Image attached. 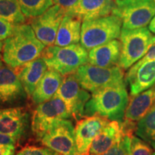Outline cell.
<instances>
[{
    "label": "cell",
    "mask_w": 155,
    "mask_h": 155,
    "mask_svg": "<svg viewBox=\"0 0 155 155\" xmlns=\"http://www.w3.org/2000/svg\"><path fill=\"white\" fill-rule=\"evenodd\" d=\"M129 84L131 96H137L155 86V60L141 64L136 63L125 77Z\"/></svg>",
    "instance_id": "4fadbf2b"
},
{
    "label": "cell",
    "mask_w": 155,
    "mask_h": 155,
    "mask_svg": "<svg viewBox=\"0 0 155 155\" xmlns=\"http://www.w3.org/2000/svg\"><path fill=\"white\" fill-rule=\"evenodd\" d=\"M129 101L124 81L93 92L85 106L84 116H98L111 121L122 122Z\"/></svg>",
    "instance_id": "7a4b0ae2"
},
{
    "label": "cell",
    "mask_w": 155,
    "mask_h": 155,
    "mask_svg": "<svg viewBox=\"0 0 155 155\" xmlns=\"http://www.w3.org/2000/svg\"><path fill=\"white\" fill-rule=\"evenodd\" d=\"M15 25L12 23L0 19V40H5L12 34Z\"/></svg>",
    "instance_id": "f1b7e54d"
},
{
    "label": "cell",
    "mask_w": 155,
    "mask_h": 155,
    "mask_svg": "<svg viewBox=\"0 0 155 155\" xmlns=\"http://www.w3.org/2000/svg\"><path fill=\"white\" fill-rule=\"evenodd\" d=\"M3 46H4V42H2V40H0V52L3 50Z\"/></svg>",
    "instance_id": "e575fe53"
},
{
    "label": "cell",
    "mask_w": 155,
    "mask_h": 155,
    "mask_svg": "<svg viewBox=\"0 0 155 155\" xmlns=\"http://www.w3.org/2000/svg\"><path fill=\"white\" fill-rule=\"evenodd\" d=\"M131 137L130 135H124L119 142L101 155H131Z\"/></svg>",
    "instance_id": "484cf974"
},
{
    "label": "cell",
    "mask_w": 155,
    "mask_h": 155,
    "mask_svg": "<svg viewBox=\"0 0 155 155\" xmlns=\"http://www.w3.org/2000/svg\"><path fill=\"white\" fill-rule=\"evenodd\" d=\"M54 96L63 100L73 116L80 119L84 116L85 106L91 96L81 87L73 73L64 78L61 86Z\"/></svg>",
    "instance_id": "8fae6325"
},
{
    "label": "cell",
    "mask_w": 155,
    "mask_h": 155,
    "mask_svg": "<svg viewBox=\"0 0 155 155\" xmlns=\"http://www.w3.org/2000/svg\"><path fill=\"white\" fill-rule=\"evenodd\" d=\"M40 140L42 144L61 155H80L75 143V129L68 119L54 124Z\"/></svg>",
    "instance_id": "9c48e42d"
},
{
    "label": "cell",
    "mask_w": 155,
    "mask_h": 155,
    "mask_svg": "<svg viewBox=\"0 0 155 155\" xmlns=\"http://www.w3.org/2000/svg\"><path fill=\"white\" fill-rule=\"evenodd\" d=\"M74 75L81 87L87 91L92 93L104 87L124 81V72L119 65L101 68L86 64L79 68Z\"/></svg>",
    "instance_id": "52a82bcc"
},
{
    "label": "cell",
    "mask_w": 155,
    "mask_h": 155,
    "mask_svg": "<svg viewBox=\"0 0 155 155\" xmlns=\"http://www.w3.org/2000/svg\"><path fill=\"white\" fill-rule=\"evenodd\" d=\"M152 46H153V45H155V35H154L152 36Z\"/></svg>",
    "instance_id": "d590c367"
},
{
    "label": "cell",
    "mask_w": 155,
    "mask_h": 155,
    "mask_svg": "<svg viewBox=\"0 0 155 155\" xmlns=\"http://www.w3.org/2000/svg\"><path fill=\"white\" fill-rule=\"evenodd\" d=\"M16 155H61L48 147H27L19 151Z\"/></svg>",
    "instance_id": "83f0119b"
},
{
    "label": "cell",
    "mask_w": 155,
    "mask_h": 155,
    "mask_svg": "<svg viewBox=\"0 0 155 155\" xmlns=\"http://www.w3.org/2000/svg\"><path fill=\"white\" fill-rule=\"evenodd\" d=\"M121 19L115 15L83 21L81 26V45L87 50L120 38Z\"/></svg>",
    "instance_id": "277c9868"
},
{
    "label": "cell",
    "mask_w": 155,
    "mask_h": 155,
    "mask_svg": "<svg viewBox=\"0 0 155 155\" xmlns=\"http://www.w3.org/2000/svg\"><path fill=\"white\" fill-rule=\"evenodd\" d=\"M17 139L10 136L0 133V145H14L16 144Z\"/></svg>",
    "instance_id": "f546056e"
},
{
    "label": "cell",
    "mask_w": 155,
    "mask_h": 155,
    "mask_svg": "<svg viewBox=\"0 0 155 155\" xmlns=\"http://www.w3.org/2000/svg\"><path fill=\"white\" fill-rule=\"evenodd\" d=\"M113 15L121 19L122 29L146 28L155 15V0H115Z\"/></svg>",
    "instance_id": "8992f818"
},
{
    "label": "cell",
    "mask_w": 155,
    "mask_h": 155,
    "mask_svg": "<svg viewBox=\"0 0 155 155\" xmlns=\"http://www.w3.org/2000/svg\"><path fill=\"white\" fill-rule=\"evenodd\" d=\"M115 0H78L73 7L66 9V14L86 21L113 14Z\"/></svg>",
    "instance_id": "5bb4252c"
},
{
    "label": "cell",
    "mask_w": 155,
    "mask_h": 155,
    "mask_svg": "<svg viewBox=\"0 0 155 155\" xmlns=\"http://www.w3.org/2000/svg\"><path fill=\"white\" fill-rule=\"evenodd\" d=\"M126 135L122 122L111 121L92 141L88 155H101L107 152Z\"/></svg>",
    "instance_id": "e0dca14e"
},
{
    "label": "cell",
    "mask_w": 155,
    "mask_h": 155,
    "mask_svg": "<svg viewBox=\"0 0 155 155\" xmlns=\"http://www.w3.org/2000/svg\"><path fill=\"white\" fill-rule=\"evenodd\" d=\"M63 75L54 70L46 71L32 95V99L36 104L50 101L55 96L63 83Z\"/></svg>",
    "instance_id": "ffe728a7"
},
{
    "label": "cell",
    "mask_w": 155,
    "mask_h": 155,
    "mask_svg": "<svg viewBox=\"0 0 155 155\" xmlns=\"http://www.w3.org/2000/svg\"><path fill=\"white\" fill-rule=\"evenodd\" d=\"M149 29L151 31L152 33L155 34V15L154 17H153V19L151 21V22L150 23V25H149Z\"/></svg>",
    "instance_id": "836d02e7"
},
{
    "label": "cell",
    "mask_w": 155,
    "mask_h": 155,
    "mask_svg": "<svg viewBox=\"0 0 155 155\" xmlns=\"http://www.w3.org/2000/svg\"><path fill=\"white\" fill-rule=\"evenodd\" d=\"M152 60H155V45L152 46L146 55L141 58V60H139L138 62H137V63L141 64L146 61H152Z\"/></svg>",
    "instance_id": "4dcf8cb0"
},
{
    "label": "cell",
    "mask_w": 155,
    "mask_h": 155,
    "mask_svg": "<svg viewBox=\"0 0 155 155\" xmlns=\"http://www.w3.org/2000/svg\"><path fill=\"white\" fill-rule=\"evenodd\" d=\"M134 132L155 150V103L151 109L137 123Z\"/></svg>",
    "instance_id": "603a6c76"
},
{
    "label": "cell",
    "mask_w": 155,
    "mask_h": 155,
    "mask_svg": "<svg viewBox=\"0 0 155 155\" xmlns=\"http://www.w3.org/2000/svg\"><path fill=\"white\" fill-rule=\"evenodd\" d=\"M121 43L114 40L89 50L88 63L101 68H112L119 65Z\"/></svg>",
    "instance_id": "ac0fdd59"
},
{
    "label": "cell",
    "mask_w": 155,
    "mask_h": 155,
    "mask_svg": "<svg viewBox=\"0 0 155 155\" xmlns=\"http://www.w3.org/2000/svg\"><path fill=\"white\" fill-rule=\"evenodd\" d=\"M40 57L50 69L63 75L73 74L81 66L88 63V51L78 43L65 47L53 45L48 46Z\"/></svg>",
    "instance_id": "3957f363"
},
{
    "label": "cell",
    "mask_w": 155,
    "mask_h": 155,
    "mask_svg": "<svg viewBox=\"0 0 155 155\" xmlns=\"http://www.w3.org/2000/svg\"><path fill=\"white\" fill-rule=\"evenodd\" d=\"M28 114L21 108L0 109V133L19 139L28 127Z\"/></svg>",
    "instance_id": "2e32d148"
},
{
    "label": "cell",
    "mask_w": 155,
    "mask_h": 155,
    "mask_svg": "<svg viewBox=\"0 0 155 155\" xmlns=\"http://www.w3.org/2000/svg\"><path fill=\"white\" fill-rule=\"evenodd\" d=\"M14 145H0V155H15Z\"/></svg>",
    "instance_id": "d6a6232c"
},
{
    "label": "cell",
    "mask_w": 155,
    "mask_h": 155,
    "mask_svg": "<svg viewBox=\"0 0 155 155\" xmlns=\"http://www.w3.org/2000/svg\"><path fill=\"white\" fill-rule=\"evenodd\" d=\"M18 75L9 67L0 68V103L12 104L27 97Z\"/></svg>",
    "instance_id": "9a60e30c"
},
{
    "label": "cell",
    "mask_w": 155,
    "mask_h": 155,
    "mask_svg": "<svg viewBox=\"0 0 155 155\" xmlns=\"http://www.w3.org/2000/svg\"><path fill=\"white\" fill-rule=\"evenodd\" d=\"M153 35L147 27L136 30L121 29L119 66L127 70L141 60L152 47Z\"/></svg>",
    "instance_id": "5b68a950"
},
{
    "label": "cell",
    "mask_w": 155,
    "mask_h": 155,
    "mask_svg": "<svg viewBox=\"0 0 155 155\" xmlns=\"http://www.w3.org/2000/svg\"><path fill=\"white\" fill-rule=\"evenodd\" d=\"M82 22L78 17L65 14L58 29L55 45L65 47L78 43L81 41Z\"/></svg>",
    "instance_id": "7402d4cb"
},
{
    "label": "cell",
    "mask_w": 155,
    "mask_h": 155,
    "mask_svg": "<svg viewBox=\"0 0 155 155\" xmlns=\"http://www.w3.org/2000/svg\"><path fill=\"white\" fill-rule=\"evenodd\" d=\"M0 19L13 25H22L25 22L18 0H0Z\"/></svg>",
    "instance_id": "cb8c5ba5"
},
{
    "label": "cell",
    "mask_w": 155,
    "mask_h": 155,
    "mask_svg": "<svg viewBox=\"0 0 155 155\" xmlns=\"http://www.w3.org/2000/svg\"><path fill=\"white\" fill-rule=\"evenodd\" d=\"M45 47L30 25H15L12 34L4 41L3 61L17 68L41 56Z\"/></svg>",
    "instance_id": "6da1fadb"
},
{
    "label": "cell",
    "mask_w": 155,
    "mask_h": 155,
    "mask_svg": "<svg viewBox=\"0 0 155 155\" xmlns=\"http://www.w3.org/2000/svg\"><path fill=\"white\" fill-rule=\"evenodd\" d=\"M47 68V64L41 58L22 65L17 75L28 96H32Z\"/></svg>",
    "instance_id": "44dd1931"
},
{
    "label": "cell",
    "mask_w": 155,
    "mask_h": 155,
    "mask_svg": "<svg viewBox=\"0 0 155 155\" xmlns=\"http://www.w3.org/2000/svg\"><path fill=\"white\" fill-rule=\"evenodd\" d=\"M73 116L64 101L53 96L50 101L39 104L34 111L32 120V130L39 139H41L54 124Z\"/></svg>",
    "instance_id": "ba28073f"
},
{
    "label": "cell",
    "mask_w": 155,
    "mask_h": 155,
    "mask_svg": "<svg viewBox=\"0 0 155 155\" xmlns=\"http://www.w3.org/2000/svg\"><path fill=\"white\" fill-rule=\"evenodd\" d=\"M109 122L108 119L98 116H88L78 121L75 129V137L79 154L88 155L92 141Z\"/></svg>",
    "instance_id": "7c38bea8"
},
{
    "label": "cell",
    "mask_w": 155,
    "mask_h": 155,
    "mask_svg": "<svg viewBox=\"0 0 155 155\" xmlns=\"http://www.w3.org/2000/svg\"><path fill=\"white\" fill-rule=\"evenodd\" d=\"M25 17L34 18L43 14L53 5V0H18Z\"/></svg>",
    "instance_id": "d4e9b609"
},
{
    "label": "cell",
    "mask_w": 155,
    "mask_h": 155,
    "mask_svg": "<svg viewBox=\"0 0 155 155\" xmlns=\"http://www.w3.org/2000/svg\"><path fill=\"white\" fill-rule=\"evenodd\" d=\"M2 57L1 54H0V68L2 66Z\"/></svg>",
    "instance_id": "8d00e7d4"
},
{
    "label": "cell",
    "mask_w": 155,
    "mask_h": 155,
    "mask_svg": "<svg viewBox=\"0 0 155 155\" xmlns=\"http://www.w3.org/2000/svg\"><path fill=\"white\" fill-rule=\"evenodd\" d=\"M152 155H155V152L153 153V154H152Z\"/></svg>",
    "instance_id": "74e56055"
},
{
    "label": "cell",
    "mask_w": 155,
    "mask_h": 155,
    "mask_svg": "<svg viewBox=\"0 0 155 155\" xmlns=\"http://www.w3.org/2000/svg\"><path fill=\"white\" fill-rule=\"evenodd\" d=\"M155 103V86L137 96H131L126 109L124 121L137 124Z\"/></svg>",
    "instance_id": "d6986e66"
},
{
    "label": "cell",
    "mask_w": 155,
    "mask_h": 155,
    "mask_svg": "<svg viewBox=\"0 0 155 155\" xmlns=\"http://www.w3.org/2000/svg\"><path fill=\"white\" fill-rule=\"evenodd\" d=\"M78 0H53V2L56 5H59L65 9H69L73 5H75Z\"/></svg>",
    "instance_id": "1f68e13d"
},
{
    "label": "cell",
    "mask_w": 155,
    "mask_h": 155,
    "mask_svg": "<svg viewBox=\"0 0 155 155\" xmlns=\"http://www.w3.org/2000/svg\"><path fill=\"white\" fill-rule=\"evenodd\" d=\"M65 14L66 9L54 5L42 15L30 21V25L36 37L45 46L55 44L58 29Z\"/></svg>",
    "instance_id": "30bf717a"
},
{
    "label": "cell",
    "mask_w": 155,
    "mask_h": 155,
    "mask_svg": "<svg viewBox=\"0 0 155 155\" xmlns=\"http://www.w3.org/2000/svg\"><path fill=\"white\" fill-rule=\"evenodd\" d=\"M131 155H152L151 146L138 137L131 136Z\"/></svg>",
    "instance_id": "4316f807"
}]
</instances>
